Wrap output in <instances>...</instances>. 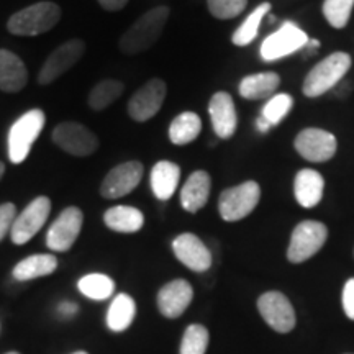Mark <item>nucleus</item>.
<instances>
[{
	"label": "nucleus",
	"instance_id": "obj_1",
	"mask_svg": "<svg viewBox=\"0 0 354 354\" xmlns=\"http://www.w3.org/2000/svg\"><path fill=\"white\" fill-rule=\"evenodd\" d=\"M169 7H156L143 13L138 20L133 24L125 33L122 35L118 48L123 55L135 56L140 53L148 51L154 43L161 38L162 30L169 19Z\"/></svg>",
	"mask_w": 354,
	"mask_h": 354
},
{
	"label": "nucleus",
	"instance_id": "obj_2",
	"mask_svg": "<svg viewBox=\"0 0 354 354\" xmlns=\"http://www.w3.org/2000/svg\"><path fill=\"white\" fill-rule=\"evenodd\" d=\"M61 20V8L55 2H38L13 13L7 21V30L19 37H37L50 32Z\"/></svg>",
	"mask_w": 354,
	"mask_h": 354
},
{
	"label": "nucleus",
	"instance_id": "obj_3",
	"mask_svg": "<svg viewBox=\"0 0 354 354\" xmlns=\"http://www.w3.org/2000/svg\"><path fill=\"white\" fill-rule=\"evenodd\" d=\"M351 56L343 51H336L333 55L326 56L325 59H322L310 69L302 86L304 94L310 99L326 94L339 81H343L348 71L351 69Z\"/></svg>",
	"mask_w": 354,
	"mask_h": 354
},
{
	"label": "nucleus",
	"instance_id": "obj_4",
	"mask_svg": "<svg viewBox=\"0 0 354 354\" xmlns=\"http://www.w3.org/2000/svg\"><path fill=\"white\" fill-rule=\"evenodd\" d=\"M44 123L46 117L39 109L30 110L13 123L8 131V159L13 165H20L28 158L33 143L43 131Z\"/></svg>",
	"mask_w": 354,
	"mask_h": 354
},
{
	"label": "nucleus",
	"instance_id": "obj_5",
	"mask_svg": "<svg viewBox=\"0 0 354 354\" xmlns=\"http://www.w3.org/2000/svg\"><path fill=\"white\" fill-rule=\"evenodd\" d=\"M328 240V228L315 220H305L294 228L287 248V259L294 264L308 261Z\"/></svg>",
	"mask_w": 354,
	"mask_h": 354
},
{
	"label": "nucleus",
	"instance_id": "obj_6",
	"mask_svg": "<svg viewBox=\"0 0 354 354\" xmlns=\"http://www.w3.org/2000/svg\"><path fill=\"white\" fill-rule=\"evenodd\" d=\"M261 198V187L256 180L225 189L218 198V212L225 221H240L256 209Z\"/></svg>",
	"mask_w": 354,
	"mask_h": 354
},
{
	"label": "nucleus",
	"instance_id": "obj_7",
	"mask_svg": "<svg viewBox=\"0 0 354 354\" xmlns=\"http://www.w3.org/2000/svg\"><path fill=\"white\" fill-rule=\"evenodd\" d=\"M307 43V33L292 21H286L276 33L269 35L261 44V57L268 63H272V61L294 55L295 51L304 50Z\"/></svg>",
	"mask_w": 354,
	"mask_h": 354
},
{
	"label": "nucleus",
	"instance_id": "obj_8",
	"mask_svg": "<svg viewBox=\"0 0 354 354\" xmlns=\"http://www.w3.org/2000/svg\"><path fill=\"white\" fill-rule=\"evenodd\" d=\"M53 141L66 153L77 158H86L99 149V138L77 122L59 123L53 131Z\"/></svg>",
	"mask_w": 354,
	"mask_h": 354
},
{
	"label": "nucleus",
	"instance_id": "obj_9",
	"mask_svg": "<svg viewBox=\"0 0 354 354\" xmlns=\"http://www.w3.org/2000/svg\"><path fill=\"white\" fill-rule=\"evenodd\" d=\"M84 215L77 207H68L53 221L48 230L46 246L56 253H66L73 248L82 228Z\"/></svg>",
	"mask_w": 354,
	"mask_h": 354
},
{
	"label": "nucleus",
	"instance_id": "obj_10",
	"mask_svg": "<svg viewBox=\"0 0 354 354\" xmlns=\"http://www.w3.org/2000/svg\"><path fill=\"white\" fill-rule=\"evenodd\" d=\"M295 151L310 162H326L336 154L338 141L333 133L322 128H305L295 136Z\"/></svg>",
	"mask_w": 354,
	"mask_h": 354
},
{
	"label": "nucleus",
	"instance_id": "obj_11",
	"mask_svg": "<svg viewBox=\"0 0 354 354\" xmlns=\"http://www.w3.org/2000/svg\"><path fill=\"white\" fill-rule=\"evenodd\" d=\"M258 310L264 322L277 333H289L295 328V310L282 292H266L258 299Z\"/></svg>",
	"mask_w": 354,
	"mask_h": 354
},
{
	"label": "nucleus",
	"instance_id": "obj_12",
	"mask_svg": "<svg viewBox=\"0 0 354 354\" xmlns=\"http://www.w3.org/2000/svg\"><path fill=\"white\" fill-rule=\"evenodd\" d=\"M51 212V201L46 196H39L28 203V207L13 221L10 236L15 245H25L46 223Z\"/></svg>",
	"mask_w": 354,
	"mask_h": 354
},
{
	"label": "nucleus",
	"instance_id": "obj_13",
	"mask_svg": "<svg viewBox=\"0 0 354 354\" xmlns=\"http://www.w3.org/2000/svg\"><path fill=\"white\" fill-rule=\"evenodd\" d=\"M167 94V86L161 79H151L140 87L128 102V115L135 122H148L161 110Z\"/></svg>",
	"mask_w": 354,
	"mask_h": 354
},
{
	"label": "nucleus",
	"instance_id": "obj_14",
	"mask_svg": "<svg viewBox=\"0 0 354 354\" xmlns=\"http://www.w3.org/2000/svg\"><path fill=\"white\" fill-rule=\"evenodd\" d=\"M143 171L145 167L140 161H128L115 166L102 180L100 196L110 201L128 196L140 185L143 179Z\"/></svg>",
	"mask_w": 354,
	"mask_h": 354
},
{
	"label": "nucleus",
	"instance_id": "obj_15",
	"mask_svg": "<svg viewBox=\"0 0 354 354\" xmlns=\"http://www.w3.org/2000/svg\"><path fill=\"white\" fill-rule=\"evenodd\" d=\"M84 51H86V44H84L82 39H71V41L61 44L44 61L43 68L38 74V82L41 86H48V84L55 82L64 73H68L74 64H77Z\"/></svg>",
	"mask_w": 354,
	"mask_h": 354
},
{
	"label": "nucleus",
	"instance_id": "obj_16",
	"mask_svg": "<svg viewBox=\"0 0 354 354\" xmlns=\"http://www.w3.org/2000/svg\"><path fill=\"white\" fill-rule=\"evenodd\" d=\"M172 251L179 263L196 272H205L212 268V253L197 234L183 233L172 241Z\"/></svg>",
	"mask_w": 354,
	"mask_h": 354
},
{
	"label": "nucleus",
	"instance_id": "obj_17",
	"mask_svg": "<svg viewBox=\"0 0 354 354\" xmlns=\"http://www.w3.org/2000/svg\"><path fill=\"white\" fill-rule=\"evenodd\" d=\"M194 299V289L184 279L167 282L158 292V308L166 318H179Z\"/></svg>",
	"mask_w": 354,
	"mask_h": 354
},
{
	"label": "nucleus",
	"instance_id": "obj_18",
	"mask_svg": "<svg viewBox=\"0 0 354 354\" xmlns=\"http://www.w3.org/2000/svg\"><path fill=\"white\" fill-rule=\"evenodd\" d=\"M209 115L215 135L221 140H230L238 128V113L233 97L228 92H216L210 99Z\"/></svg>",
	"mask_w": 354,
	"mask_h": 354
},
{
	"label": "nucleus",
	"instance_id": "obj_19",
	"mask_svg": "<svg viewBox=\"0 0 354 354\" xmlns=\"http://www.w3.org/2000/svg\"><path fill=\"white\" fill-rule=\"evenodd\" d=\"M212 190V177L205 171H196L185 180L180 190V205L189 214H197L209 202Z\"/></svg>",
	"mask_w": 354,
	"mask_h": 354
},
{
	"label": "nucleus",
	"instance_id": "obj_20",
	"mask_svg": "<svg viewBox=\"0 0 354 354\" xmlns=\"http://www.w3.org/2000/svg\"><path fill=\"white\" fill-rule=\"evenodd\" d=\"M28 82V71L21 57L8 50H0V91L15 94Z\"/></svg>",
	"mask_w": 354,
	"mask_h": 354
},
{
	"label": "nucleus",
	"instance_id": "obj_21",
	"mask_svg": "<svg viewBox=\"0 0 354 354\" xmlns=\"http://www.w3.org/2000/svg\"><path fill=\"white\" fill-rule=\"evenodd\" d=\"M325 190V179L315 169H302L297 172L294 180L295 201L304 209H313L323 198Z\"/></svg>",
	"mask_w": 354,
	"mask_h": 354
},
{
	"label": "nucleus",
	"instance_id": "obj_22",
	"mask_svg": "<svg viewBox=\"0 0 354 354\" xmlns=\"http://www.w3.org/2000/svg\"><path fill=\"white\" fill-rule=\"evenodd\" d=\"M281 77L277 73H256L243 77L240 82V95L246 100H264L271 99L276 94Z\"/></svg>",
	"mask_w": 354,
	"mask_h": 354
},
{
	"label": "nucleus",
	"instance_id": "obj_23",
	"mask_svg": "<svg viewBox=\"0 0 354 354\" xmlns=\"http://www.w3.org/2000/svg\"><path fill=\"white\" fill-rule=\"evenodd\" d=\"M180 179V167L176 162L159 161L151 169V189L154 197L166 202L174 196Z\"/></svg>",
	"mask_w": 354,
	"mask_h": 354
},
{
	"label": "nucleus",
	"instance_id": "obj_24",
	"mask_svg": "<svg viewBox=\"0 0 354 354\" xmlns=\"http://www.w3.org/2000/svg\"><path fill=\"white\" fill-rule=\"evenodd\" d=\"M104 221L117 233H136L143 228L145 215L136 207L117 205L105 212Z\"/></svg>",
	"mask_w": 354,
	"mask_h": 354
},
{
	"label": "nucleus",
	"instance_id": "obj_25",
	"mask_svg": "<svg viewBox=\"0 0 354 354\" xmlns=\"http://www.w3.org/2000/svg\"><path fill=\"white\" fill-rule=\"evenodd\" d=\"M57 259L53 254H33L28 258L21 259L19 264L13 268V277L17 281H32V279L50 276L56 271Z\"/></svg>",
	"mask_w": 354,
	"mask_h": 354
},
{
	"label": "nucleus",
	"instance_id": "obj_26",
	"mask_svg": "<svg viewBox=\"0 0 354 354\" xmlns=\"http://www.w3.org/2000/svg\"><path fill=\"white\" fill-rule=\"evenodd\" d=\"M202 120L197 113L183 112L179 113L169 125V140L177 146L192 143L201 135Z\"/></svg>",
	"mask_w": 354,
	"mask_h": 354
},
{
	"label": "nucleus",
	"instance_id": "obj_27",
	"mask_svg": "<svg viewBox=\"0 0 354 354\" xmlns=\"http://www.w3.org/2000/svg\"><path fill=\"white\" fill-rule=\"evenodd\" d=\"M136 315V304L128 294H118L110 304L107 312V326L112 331H125Z\"/></svg>",
	"mask_w": 354,
	"mask_h": 354
},
{
	"label": "nucleus",
	"instance_id": "obj_28",
	"mask_svg": "<svg viewBox=\"0 0 354 354\" xmlns=\"http://www.w3.org/2000/svg\"><path fill=\"white\" fill-rule=\"evenodd\" d=\"M271 10V3L269 2H264L261 3L254 8L253 12L250 13V15L246 17L245 21L238 26L236 30H234L233 37H232V43L234 46H248V44H251L258 37V32H259V26L263 24L264 17L268 15V12Z\"/></svg>",
	"mask_w": 354,
	"mask_h": 354
},
{
	"label": "nucleus",
	"instance_id": "obj_29",
	"mask_svg": "<svg viewBox=\"0 0 354 354\" xmlns=\"http://www.w3.org/2000/svg\"><path fill=\"white\" fill-rule=\"evenodd\" d=\"M123 91H125L123 82L115 81V79H105L97 84L88 94V107L95 112L105 110L123 94Z\"/></svg>",
	"mask_w": 354,
	"mask_h": 354
},
{
	"label": "nucleus",
	"instance_id": "obj_30",
	"mask_svg": "<svg viewBox=\"0 0 354 354\" xmlns=\"http://www.w3.org/2000/svg\"><path fill=\"white\" fill-rule=\"evenodd\" d=\"M77 289L81 290L82 295L92 300H107L112 297L115 290V282L105 274H87L79 279Z\"/></svg>",
	"mask_w": 354,
	"mask_h": 354
},
{
	"label": "nucleus",
	"instance_id": "obj_31",
	"mask_svg": "<svg viewBox=\"0 0 354 354\" xmlns=\"http://www.w3.org/2000/svg\"><path fill=\"white\" fill-rule=\"evenodd\" d=\"M209 339L210 335L205 326L198 323L189 325L180 342L179 354H205L209 348Z\"/></svg>",
	"mask_w": 354,
	"mask_h": 354
},
{
	"label": "nucleus",
	"instance_id": "obj_32",
	"mask_svg": "<svg viewBox=\"0 0 354 354\" xmlns=\"http://www.w3.org/2000/svg\"><path fill=\"white\" fill-rule=\"evenodd\" d=\"M353 8L354 0H325L323 2V15L333 28L342 30L348 25Z\"/></svg>",
	"mask_w": 354,
	"mask_h": 354
},
{
	"label": "nucleus",
	"instance_id": "obj_33",
	"mask_svg": "<svg viewBox=\"0 0 354 354\" xmlns=\"http://www.w3.org/2000/svg\"><path fill=\"white\" fill-rule=\"evenodd\" d=\"M292 105H294V99L289 94H276L264 105L261 117L271 127H276L289 115Z\"/></svg>",
	"mask_w": 354,
	"mask_h": 354
},
{
	"label": "nucleus",
	"instance_id": "obj_34",
	"mask_svg": "<svg viewBox=\"0 0 354 354\" xmlns=\"http://www.w3.org/2000/svg\"><path fill=\"white\" fill-rule=\"evenodd\" d=\"M207 6L215 19L230 20L245 10L248 0H207Z\"/></svg>",
	"mask_w": 354,
	"mask_h": 354
},
{
	"label": "nucleus",
	"instance_id": "obj_35",
	"mask_svg": "<svg viewBox=\"0 0 354 354\" xmlns=\"http://www.w3.org/2000/svg\"><path fill=\"white\" fill-rule=\"evenodd\" d=\"M17 218L15 203L7 202L0 205V241L6 238V234L12 230L13 221Z\"/></svg>",
	"mask_w": 354,
	"mask_h": 354
},
{
	"label": "nucleus",
	"instance_id": "obj_36",
	"mask_svg": "<svg viewBox=\"0 0 354 354\" xmlns=\"http://www.w3.org/2000/svg\"><path fill=\"white\" fill-rule=\"evenodd\" d=\"M342 302H343V310L344 313H346V317L349 320H354V277L349 279L346 284H344Z\"/></svg>",
	"mask_w": 354,
	"mask_h": 354
},
{
	"label": "nucleus",
	"instance_id": "obj_37",
	"mask_svg": "<svg viewBox=\"0 0 354 354\" xmlns=\"http://www.w3.org/2000/svg\"><path fill=\"white\" fill-rule=\"evenodd\" d=\"M77 310H79L77 304L69 302V300H64V302H61L59 305H57V313H59V315L64 317V318L74 317L77 313Z\"/></svg>",
	"mask_w": 354,
	"mask_h": 354
},
{
	"label": "nucleus",
	"instance_id": "obj_38",
	"mask_svg": "<svg viewBox=\"0 0 354 354\" xmlns=\"http://www.w3.org/2000/svg\"><path fill=\"white\" fill-rule=\"evenodd\" d=\"M97 2L100 3V7L104 8V10L118 12V10H122V8L127 6L128 0H97Z\"/></svg>",
	"mask_w": 354,
	"mask_h": 354
},
{
	"label": "nucleus",
	"instance_id": "obj_39",
	"mask_svg": "<svg viewBox=\"0 0 354 354\" xmlns=\"http://www.w3.org/2000/svg\"><path fill=\"white\" fill-rule=\"evenodd\" d=\"M256 125H258V130H259V131H263V133H268V131H269V128H271V125H269V123L266 122L264 118L261 117V115L258 117V120H256Z\"/></svg>",
	"mask_w": 354,
	"mask_h": 354
},
{
	"label": "nucleus",
	"instance_id": "obj_40",
	"mask_svg": "<svg viewBox=\"0 0 354 354\" xmlns=\"http://www.w3.org/2000/svg\"><path fill=\"white\" fill-rule=\"evenodd\" d=\"M3 174H6V165H3V162L0 161V179H2Z\"/></svg>",
	"mask_w": 354,
	"mask_h": 354
},
{
	"label": "nucleus",
	"instance_id": "obj_41",
	"mask_svg": "<svg viewBox=\"0 0 354 354\" xmlns=\"http://www.w3.org/2000/svg\"><path fill=\"white\" fill-rule=\"evenodd\" d=\"M73 354H87L86 351H76V353H73Z\"/></svg>",
	"mask_w": 354,
	"mask_h": 354
},
{
	"label": "nucleus",
	"instance_id": "obj_42",
	"mask_svg": "<svg viewBox=\"0 0 354 354\" xmlns=\"http://www.w3.org/2000/svg\"><path fill=\"white\" fill-rule=\"evenodd\" d=\"M6 354H20V353H17V351H10V353H6Z\"/></svg>",
	"mask_w": 354,
	"mask_h": 354
}]
</instances>
